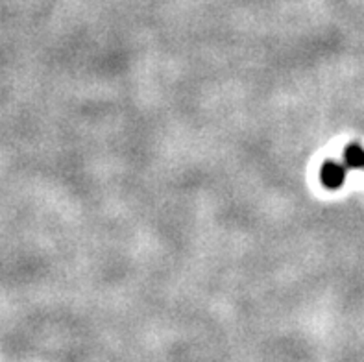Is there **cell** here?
Here are the masks:
<instances>
[{
	"label": "cell",
	"instance_id": "1",
	"mask_svg": "<svg viewBox=\"0 0 364 362\" xmlns=\"http://www.w3.org/2000/svg\"><path fill=\"white\" fill-rule=\"evenodd\" d=\"M348 176L346 165L337 163V161H326L320 170V179H322L323 187L329 188V191H337L344 185Z\"/></svg>",
	"mask_w": 364,
	"mask_h": 362
},
{
	"label": "cell",
	"instance_id": "2",
	"mask_svg": "<svg viewBox=\"0 0 364 362\" xmlns=\"http://www.w3.org/2000/svg\"><path fill=\"white\" fill-rule=\"evenodd\" d=\"M344 165L348 169H364V148L360 144H350L344 148Z\"/></svg>",
	"mask_w": 364,
	"mask_h": 362
}]
</instances>
